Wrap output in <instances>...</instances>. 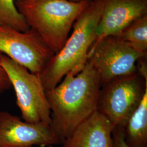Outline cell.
Listing matches in <instances>:
<instances>
[{
    "label": "cell",
    "instance_id": "obj_13",
    "mask_svg": "<svg viewBox=\"0 0 147 147\" xmlns=\"http://www.w3.org/2000/svg\"><path fill=\"white\" fill-rule=\"evenodd\" d=\"M0 25L25 32L30 27L18 11L15 0H0Z\"/></svg>",
    "mask_w": 147,
    "mask_h": 147
},
{
    "label": "cell",
    "instance_id": "obj_16",
    "mask_svg": "<svg viewBox=\"0 0 147 147\" xmlns=\"http://www.w3.org/2000/svg\"><path fill=\"white\" fill-rule=\"evenodd\" d=\"M147 56L140 58L136 63L137 74L146 82H147Z\"/></svg>",
    "mask_w": 147,
    "mask_h": 147
},
{
    "label": "cell",
    "instance_id": "obj_1",
    "mask_svg": "<svg viewBox=\"0 0 147 147\" xmlns=\"http://www.w3.org/2000/svg\"><path fill=\"white\" fill-rule=\"evenodd\" d=\"M101 87L99 74L87 62L79 74L69 73L55 88L46 92L50 125L61 144L97 111Z\"/></svg>",
    "mask_w": 147,
    "mask_h": 147
},
{
    "label": "cell",
    "instance_id": "obj_9",
    "mask_svg": "<svg viewBox=\"0 0 147 147\" xmlns=\"http://www.w3.org/2000/svg\"><path fill=\"white\" fill-rule=\"evenodd\" d=\"M102 1V11L95 42L107 36H118L132 22L147 14V0Z\"/></svg>",
    "mask_w": 147,
    "mask_h": 147
},
{
    "label": "cell",
    "instance_id": "obj_17",
    "mask_svg": "<svg viewBox=\"0 0 147 147\" xmlns=\"http://www.w3.org/2000/svg\"><path fill=\"white\" fill-rule=\"evenodd\" d=\"M69 1H82V0H69Z\"/></svg>",
    "mask_w": 147,
    "mask_h": 147
},
{
    "label": "cell",
    "instance_id": "obj_14",
    "mask_svg": "<svg viewBox=\"0 0 147 147\" xmlns=\"http://www.w3.org/2000/svg\"><path fill=\"white\" fill-rule=\"evenodd\" d=\"M112 147H129L125 141L124 127L115 126L112 132Z\"/></svg>",
    "mask_w": 147,
    "mask_h": 147
},
{
    "label": "cell",
    "instance_id": "obj_3",
    "mask_svg": "<svg viewBox=\"0 0 147 147\" xmlns=\"http://www.w3.org/2000/svg\"><path fill=\"white\" fill-rule=\"evenodd\" d=\"M91 1L15 0V5L29 27L55 54L62 48L74 24Z\"/></svg>",
    "mask_w": 147,
    "mask_h": 147
},
{
    "label": "cell",
    "instance_id": "obj_10",
    "mask_svg": "<svg viewBox=\"0 0 147 147\" xmlns=\"http://www.w3.org/2000/svg\"><path fill=\"white\" fill-rule=\"evenodd\" d=\"M115 126L98 111L78 126L62 147H112Z\"/></svg>",
    "mask_w": 147,
    "mask_h": 147
},
{
    "label": "cell",
    "instance_id": "obj_8",
    "mask_svg": "<svg viewBox=\"0 0 147 147\" xmlns=\"http://www.w3.org/2000/svg\"><path fill=\"white\" fill-rule=\"evenodd\" d=\"M61 144L50 124L22 121L0 111V147H45Z\"/></svg>",
    "mask_w": 147,
    "mask_h": 147
},
{
    "label": "cell",
    "instance_id": "obj_6",
    "mask_svg": "<svg viewBox=\"0 0 147 147\" xmlns=\"http://www.w3.org/2000/svg\"><path fill=\"white\" fill-rule=\"evenodd\" d=\"M147 55L137 51L118 36H110L93 44L87 62L98 72L102 84L136 74L137 61Z\"/></svg>",
    "mask_w": 147,
    "mask_h": 147
},
{
    "label": "cell",
    "instance_id": "obj_5",
    "mask_svg": "<svg viewBox=\"0 0 147 147\" xmlns=\"http://www.w3.org/2000/svg\"><path fill=\"white\" fill-rule=\"evenodd\" d=\"M147 91V82L137 74L101 84L97 111L115 126L124 127Z\"/></svg>",
    "mask_w": 147,
    "mask_h": 147
},
{
    "label": "cell",
    "instance_id": "obj_15",
    "mask_svg": "<svg viewBox=\"0 0 147 147\" xmlns=\"http://www.w3.org/2000/svg\"><path fill=\"white\" fill-rule=\"evenodd\" d=\"M1 55V53H0ZM11 88V84L5 69L0 64V94L8 90Z\"/></svg>",
    "mask_w": 147,
    "mask_h": 147
},
{
    "label": "cell",
    "instance_id": "obj_4",
    "mask_svg": "<svg viewBox=\"0 0 147 147\" xmlns=\"http://www.w3.org/2000/svg\"><path fill=\"white\" fill-rule=\"evenodd\" d=\"M0 64L15 90L16 105L24 121L32 123L51 124V111L46 91L39 75L16 63L5 55H0Z\"/></svg>",
    "mask_w": 147,
    "mask_h": 147
},
{
    "label": "cell",
    "instance_id": "obj_7",
    "mask_svg": "<svg viewBox=\"0 0 147 147\" xmlns=\"http://www.w3.org/2000/svg\"><path fill=\"white\" fill-rule=\"evenodd\" d=\"M0 53L38 75L55 55L35 30L19 31L1 25Z\"/></svg>",
    "mask_w": 147,
    "mask_h": 147
},
{
    "label": "cell",
    "instance_id": "obj_2",
    "mask_svg": "<svg viewBox=\"0 0 147 147\" xmlns=\"http://www.w3.org/2000/svg\"><path fill=\"white\" fill-rule=\"evenodd\" d=\"M102 7V0H92L74 24L73 32L62 48L39 75L46 92L55 88L67 74L77 75L84 68L95 40Z\"/></svg>",
    "mask_w": 147,
    "mask_h": 147
},
{
    "label": "cell",
    "instance_id": "obj_12",
    "mask_svg": "<svg viewBox=\"0 0 147 147\" xmlns=\"http://www.w3.org/2000/svg\"><path fill=\"white\" fill-rule=\"evenodd\" d=\"M118 36L137 51L147 53V14L132 22Z\"/></svg>",
    "mask_w": 147,
    "mask_h": 147
},
{
    "label": "cell",
    "instance_id": "obj_11",
    "mask_svg": "<svg viewBox=\"0 0 147 147\" xmlns=\"http://www.w3.org/2000/svg\"><path fill=\"white\" fill-rule=\"evenodd\" d=\"M129 147H147V91L124 127Z\"/></svg>",
    "mask_w": 147,
    "mask_h": 147
}]
</instances>
